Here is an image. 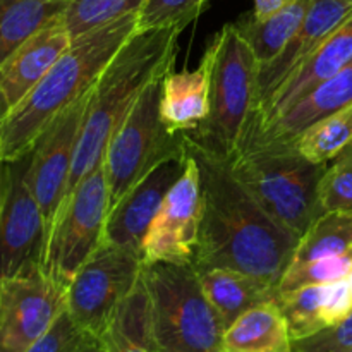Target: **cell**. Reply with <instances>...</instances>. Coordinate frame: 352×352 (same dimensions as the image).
<instances>
[{"instance_id": "cell-1", "label": "cell", "mask_w": 352, "mask_h": 352, "mask_svg": "<svg viewBox=\"0 0 352 352\" xmlns=\"http://www.w3.org/2000/svg\"><path fill=\"white\" fill-rule=\"evenodd\" d=\"M201 186V226L195 265L232 268L278 287L299 237L272 219L239 184L227 158L196 146L189 138Z\"/></svg>"}, {"instance_id": "cell-2", "label": "cell", "mask_w": 352, "mask_h": 352, "mask_svg": "<svg viewBox=\"0 0 352 352\" xmlns=\"http://www.w3.org/2000/svg\"><path fill=\"white\" fill-rule=\"evenodd\" d=\"M136 30V14H126L76 36L48 74L7 112L0 124V162L28 157L50 124L93 88Z\"/></svg>"}, {"instance_id": "cell-3", "label": "cell", "mask_w": 352, "mask_h": 352, "mask_svg": "<svg viewBox=\"0 0 352 352\" xmlns=\"http://www.w3.org/2000/svg\"><path fill=\"white\" fill-rule=\"evenodd\" d=\"M181 33L179 28L136 31L103 69L89 89L65 198L88 172L102 164L110 138L144 88L174 69Z\"/></svg>"}, {"instance_id": "cell-4", "label": "cell", "mask_w": 352, "mask_h": 352, "mask_svg": "<svg viewBox=\"0 0 352 352\" xmlns=\"http://www.w3.org/2000/svg\"><path fill=\"white\" fill-rule=\"evenodd\" d=\"M227 164L265 212L298 237L325 213L318 201V184L329 164H313L292 140L268 133L256 110Z\"/></svg>"}, {"instance_id": "cell-5", "label": "cell", "mask_w": 352, "mask_h": 352, "mask_svg": "<svg viewBox=\"0 0 352 352\" xmlns=\"http://www.w3.org/2000/svg\"><path fill=\"white\" fill-rule=\"evenodd\" d=\"M148 318L157 352H223L226 325L192 263H143Z\"/></svg>"}, {"instance_id": "cell-6", "label": "cell", "mask_w": 352, "mask_h": 352, "mask_svg": "<svg viewBox=\"0 0 352 352\" xmlns=\"http://www.w3.org/2000/svg\"><path fill=\"white\" fill-rule=\"evenodd\" d=\"M212 58L210 113L189 141L210 153L229 158L239 144L258 103V65L236 24L229 23L206 47Z\"/></svg>"}, {"instance_id": "cell-7", "label": "cell", "mask_w": 352, "mask_h": 352, "mask_svg": "<svg viewBox=\"0 0 352 352\" xmlns=\"http://www.w3.org/2000/svg\"><path fill=\"white\" fill-rule=\"evenodd\" d=\"M162 78L144 88L105 148L110 208L155 165L186 150V134L168 129L160 117Z\"/></svg>"}, {"instance_id": "cell-8", "label": "cell", "mask_w": 352, "mask_h": 352, "mask_svg": "<svg viewBox=\"0 0 352 352\" xmlns=\"http://www.w3.org/2000/svg\"><path fill=\"white\" fill-rule=\"evenodd\" d=\"M109 212L110 192L102 162L62 201L45 241L41 270L65 291L102 244Z\"/></svg>"}, {"instance_id": "cell-9", "label": "cell", "mask_w": 352, "mask_h": 352, "mask_svg": "<svg viewBox=\"0 0 352 352\" xmlns=\"http://www.w3.org/2000/svg\"><path fill=\"white\" fill-rule=\"evenodd\" d=\"M143 256L126 248L102 243L82 263L65 296V311L79 332L100 340L124 299L136 289Z\"/></svg>"}, {"instance_id": "cell-10", "label": "cell", "mask_w": 352, "mask_h": 352, "mask_svg": "<svg viewBox=\"0 0 352 352\" xmlns=\"http://www.w3.org/2000/svg\"><path fill=\"white\" fill-rule=\"evenodd\" d=\"M65 291L43 270L0 280V349L26 352L65 311Z\"/></svg>"}, {"instance_id": "cell-11", "label": "cell", "mask_w": 352, "mask_h": 352, "mask_svg": "<svg viewBox=\"0 0 352 352\" xmlns=\"http://www.w3.org/2000/svg\"><path fill=\"white\" fill-rule=\"evenodd\" d=\"M201 226V186L188 148L184 172L165 196L143 241V263H192Z\"/></svg>"}, {"instance_id": "cell-12", "label": "cell", "mask_w": 352, "mask_h": 352, "mask_svg": "<svg viewBox=\"0 0 352 352\" xmlns=\"http://www.w3.org/2000/svg\"><path fill=\"white\" fill-rule=\"evenodd\" d=\"M88 100L89 91L69 105L50 124L30 153L28 182L43 215L47 236L67 192L69 175Z\"/></svg>"}, {"instance_id": "cell-13", "label": "cell", "mask_w": 352, "mask_h": 352, "mask_svg": "<svg viewBox=\"0 0 352 352\" xmlns=\"http://www.w3.org/2000/svg\"><path fill=\"white\" fill-rule=\"evenodd\" d=\"M30 155L9 164L10 184L0 215V280L41 267L47 229L28 182Z\"/></svg>"}, {"instance_id": "cell-14", "label": "cell", "mask_w": 352, "mask_h": 352, "mask_svg": "<svg viewBox=\"0 0 352 352\" xmlns=\"http://www.w3.org/2000/svg\"><path fill=\"white\" fill-rule=\"evenodd\" d=\"M186 160H188V141L184 151L172 155L155 165L117 201V205L110 208L102 243L126 248L141 254L144 236L157 217L167 192L184 172Z\"/></svg>"}, {"instance_id": "cell-15", "label": "cell", "mask_w": 352, "mask_h": 352, "mask_svg": "<svg viewBox=\"0 0 352 352\" xmlns=\"http://www.w3.org/2000/svg\"><path fill=\"white\" fill-rule=\"evenodd\" d=\"M352 14V3L346 0H311L309 9L291 40L280 54L258 69V103L260 109L284 79L301 65L316 47Z\"/></svg>"}, {"instance_id": "cell-16", "label": "cell", "mask_w": 352, "mask_h": 352, "mask_svg": "<svg viewBox=\"0 0 352 352\" xmlns=\"http://www.w3.org/2000/svg\"><path fill=\"white\" fill-rule=\"evenodd\" d=\"M351 62L352 14L313 50V54L301 65H298L284 79V82L275 89L274 95L260 109H256V112L263 120H270L280 116L294 103L305 98L316 86L342 71Z\"/></svg>"}, {"instance_id": "cell-17", "label": "cell", "mask_w": 352, "mask_h": 352, "mask_svg": "<svg viewBox=\"0 0 352 352\" xmlns=\"http://www.w3.org/2000/svg\"><path fill=\"white\" fill-rule=\"evenodd\" d=\"M72 34L64 17L41 28L24 40L0 64V91L10 107L23 100L67 52Z\"/></svg>"}, {"instance_id": "cell-18", "label": "cell", "mask_w": 352, "mask_h": 352, "mask_svg": "<svg viewBox=\"0 0 352 352\" xmlns=\"http://www.w3.org/2000/svg\"><path fill=\"white\" fill-rule=\"evenodd\" d=\"M212 58L205 50L201 62L189 71H170L162 78L160 117L174 133H192L210 113Z\"/></svg>"}, {"instance_id": "cell-19", "label": "cell", "mask_w": 352, "mask_h": 352, "mask_svg": "<svg viewBox=\"0 0 352 352\" xmlns=\"http://www.w3.org/2000/svg\"><path fill=\"white\" fill-rule=\"evenodd\" d=\"M349 105H352V62L336 76L316 86L291 109L270 120L261 119V122L274 136L294 140L306 127Z\"/></svg>"}, {"instance_id": "cell-20", "label": "cell", "mask_w": 352, "mask_h": 352, "mask_svg": "<svg viewBox=\"0 0 352 352\" xmlns=\"http://www.w3.org/2000/svg\"><path fill=\"white\" fill-rule=\"evenodd\" d=\"M198 277L226 329L248 309L278 298L275 285L232 268H203Z\"/></svg>"}, {"instance_id": "cell-21", "label": "cell", "mask_w": 352, "mask_h": 352, "mask_svg": "<svg viewBox=\"0 0 352 352\" xmlns=\"http://www.w3.org/2000/svg\"><path fill=\"white\" fill-rule=\"evenodd\" d=\"M223 352H294L278 299L248 309L223 333Z\"/></svg>"}, {"instance_id": "cell-22", "label": "cell", "mask_w": 352, "mask_h": 352, "mask_svg": "<svg viewBox=\"0 0 352 352\" xmlns=\"http://www.w3.org/2000/svg\"><path fill=\"white\" fill-rule=\"evenodd\" d=\"M309 3L311 0H287L270 16L258 19L251 14L234 23L241 36L250 45L260 67L267 65L280 54L282 48L301 26Z\"/></svg>"}, {"instance_id": "cell-23", "label": "cell", "mask_w": 352, "mask_h": 352, "mask_svg": "<svg viewBox=\"0 0 352 352\" xmlns=\"http://www.w3.org/2000/svg\"><path fill=\"white\" fill-rule=\"evenodd\" d=\"M74 0H0V64L24 40L65 16Z\"/></svg>"}, {"instance_id": "cell-24", "label": "cell", "mask_w": 352, "mask_h": 352, "mask_svg": "<svg viewBox=\"0 0 352 352\" xmlns=\"http://www.w3.org/2000/svg\"><path fill=\"white\" fill-rule=\"evenodd\" d=\"M98 342L105 352H157L151 339L146 292L141 277L136 289L119 306Z\"/></svg>"}, {"instance_id": "cell-25", "label": "cell", "mask_w": 352, "mask_h": 352, "mask_svg": "<svg viewBox=\"0 0 352 352\" xmlns=\"http://www.w3.org/2000/svg\"><path fill=\"white\" fill-rule=\"evenodd\" d=\"M352 254V212H325L299 237L291 265Z\"/></svg>"}, {"instance_id": "cell-26", "label": "cell", "mask_w": 352, "mask_h": 352, "mask_svg": "<svg viewBox=\"0 0 352 352\" xmlns=\"http://www.w3.org/2000/svg\"><path fill=\"white\" fill-rule=\"evenodd\" d=\"M292 143L313 164L327 165L332 162L352 143V105L306 127Z\"/></svg>"}, {"instance_id": "cell-27", "label": "cell", "mask_w": 352, "mask_h": 352, "mask_svg": "<svg viewBox=\"0 0 352 352\" xmlns=\"http://www.w3.org/2000/svg\"><path fill=\"white\" fill-rule=\"evenodd\" d=\"M278 305L289 323L292 340H301L327 330V284H309L278 294Z\"/></svg>"}, {"instance_id": "cell-28", "label": "cell", "mask_w": 352, "mask_h": 352, "mask_svg": "<svg viewBox=\"0 0 352 352\" xmlns=\"http://www.w3.org/2000/svg\"><path fill=\"white\" fill-rule=\"evenodd\" d=\"M144 0H74L64 16L72 38L126 14H138Z\"/></svg>"}, {"instance_id": "cell-29", "label": "cell", "mask_w": 352, "mask_h": 352, "mask_svg": "<svg viewBox=\"0 0 352 352\" xmlns=\"http://www.w3.org/2000/svg\"><path fill=\"white\" fill-rule=\"evenodd\" d=\"M210 0H144L138 10V30H160V28H179L198 19Z\"/></svg>"}, {"instance_id": "cell-30", "label": "cell", "mask_w": 352, "mask_h": 352, "mask_svg": "<svg viewBox=\"0 0 352 352\" xmlns=\"http://www.w3.org/2000/svg\"><path fill=\"white\" fill-rule=\"evenodd\" d=\"M323 212H352V143L327 165L318 184Z\"/></svg>"}, {"instance_id": "cell-31", "label": "cell", "mask_w": 352, "mask_h": 352, "mask_svg": "<svg viewBox=\"0 0 352 352\" xmlns=\"http://www.w3.org/2000/svg\"><path fill=\"white\" fill-rule=\"evenodd\" d=\"M352 272L351 256L323 258V260L309 261L302 265H289L287 270L278 282V294L294 291L309 284H330V282L347 278Z\"/></svg>"}, {"instance_id": "cell-32", "label": "cell", "mask_w": 352, "mask_h": 352, "mask_svg": "<svg viewBox=\"0 0 352 352\" xmlns=\"http://www.w3.org/2000/svg\"><path fill=\"white\" fill-rule=\"evenodd\" d=\"M349 347H352V311L339 325L294 340V352H346Z\"/></svg>"}, {"instance_id": "cell-33", "label": "cell", "mask_w": 352, "mask_h": 352, "mask_svg": "<svg viewBox=\"0 0 352 352\" xmlns=\"http://www.w3.org/2000/svg\"><path fill=\"white\" fill-rule=\"evenodd\" d=\"M85 339L88 337L79 332L67 311H64L54 327L26 352H72Z\"/></svg>"}, {"instance_id": "cell-34", "label": "cell", "mask_w": 352, "mask_h": 352, "mask_svg": "<svg viewBox=\"0 0 352 352\" xmlns=\"http://www.w3.org/2000/svg\"><path fill=\"white\" fill-rule=\"evenodd\" d=\"M254 2V10L253 16L261 19V17H267L270 14H274L275 10L280 9L287 0H253Z\"/></svg>"}, {"instance_id": "cell-35", "label": "cell", "mask_w": 352, "mask_h": 352, "mask_svg": "<svg viewBox=\"0 0 352 352\" xmlns=\"http://www.w3.org/2000/svg\"><path fill=\"white\" fill-rule=\"evenodd\" d=\"M9 184H10V168L9 164L0 162V215L6 208L7 196H9Z\"/></svg>"}, {"instance_id": "cell-36", "label": "cell", "mask_w": 352, "mask_h": 352, "mask_svg": "<svg viewBox=\"0 0 352 352\" xmlns=\"http://www.w3.org/2000/svg\"><path fill=\"white\" fill-rule=\"evenodd\" d=\"M72 352H105V351H103L102 344H100L98 340L85 339Z\"/></svg>"}, {"instance_id": "cell-37", "label": "cell", "mask_w": 352, "mask_h": 352, "mask_svg": "<svg viewBox=\"0 0 352 352\" xmlns=\"http://www.w3.org/2000/svg\"><path fill=\"white\" fill-rule=\"evenodd\" d=\"M9 110H10L9 102H7L6 95L0 91V124H2V120L6 119V116H7V112H9Z\"/></svg>"}, {"instance_id": "cell-38", "label": "cell", "mask_w": 352, "mask_h": 352, "mask_svg": "<svg viewBox=\"0 0 352 352\" xmlns=\"http://www.w3.org/2000/svg\"><path fill=\"white\" fill-rule=\"evenodd\" d=\"M347 280H349V284H351V289H352V272H351V275H349V277H347Z\"/></svg>"}, {"instance_id": "cell-39", "label": "cell", "mask_w": 352, "mask_h": 352, "mask_svg": "<svg viewBox=\"0 0 352 352\" xmlns=\"http://www.w3.org/2000/svg\"><path fill=\"white\" fill-rule=\"evenodd\" d=\"M346 352H352V347H349V349H347Z\"/></svg>"}, {"instance_id": "cell-40", "label": "cell", "mask_w": 352, "mask_h": 352, "mask_svg": "<svg viewBox=\"0 0 352 352\" xmlns=\"http://www.w3.org/2000/svg\"><path fill=\"white\" fill-rule=\"evenodd\" d=\"M346 2H349V3H352V0H346Z\"/></svg>"}, {"instance_id": "cell-41", "label": "cell", "mask_w": 352, "mask_h": 352, "mask_svg": "<svg viewBox=\"0 0 352 352\" xmlns=\"http://www.w3.org/2000/svg\"><path fill=\"white\" fill-rule=\"evenodd\" d=\"M0 352H6V351H2V349H0Z\"/></svg>"}]
</instances>
